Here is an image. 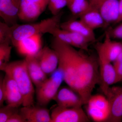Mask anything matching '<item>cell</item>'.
Returning <instances> with one entry per match:
<instances>
[{"instance_id": "obj_7", "label": "cell", "mask_w": 122, "mask_h": 122, "mask_svg": "<svg viewBox=\"0 0 122 122\" xmlns=\"http://www.w3.org/2000/svg\"><path fill=\"white\" fill-rule=\"evenodd\" d=\"M89 1L90 7L100 12L107 25L116 23L118 16L119 0H89Z\"/></svg>"}, {"instance_id": "obj_1", "label": "cell", "mask_w": 122, "mask_h": 122, "mask_svg": "<svg viewBox=\"0 0 122 122\" xmlns=\"http://www.w3.org/2000/svg\"><path fill=\"white\" fill-rule=\"evenodd\" d=\"M0 69L16 82L23 97L22 106L34 105V85L28 72L25 59L9 62Z\"/></svg>"}, {"instance_id": "obj_18", "label": "cell", "mask_w": 122, "mask_h": 122, "mask_svg": "<svg viewBox=\"0 0 122 122\" xmlns=\"http://www.w3.org/2000/svg\"><path fill=\"white\" fill-rule=\"evenodd\" d=\"M61 28L74 32L83 35L91 41L94 42L96 40L94 30L89 28L81 20L72 19L61 23Z\"/></svg>"}, {"instance_id": "obj_24", "label": "cell", "mask_w": 122, "mask_h": 122, "mask_svg": "<svg viewBox=\"0 0 122 122\" xmlns=\"http://www.w3.org/2000/svg\"><path fill=\"white\" fill-rule=\"evenodd\" d=\"M20 112L19 107L8 105L2 106L0 109V122H7L14 114Z\"/></svg>"}, {"instance_id": "obj_21", "label": "cell", "mask_w": 122, "mask_h": 122, "mask_svg": "<svg viewBox=\"0 0 122 122\" xmlns=\"http://www.w3.org/2000/svg\"><path fill=\"white\" fill-rule=\"evenodd\" d=\"M67 31L71 39L72 46L86 52L89 51V46L92 42L88 38L77 33Z\"/></svg>"}, {"instance_id": "obj_28", "label": "cell", "mask_w": 122, "mask_h": 122, "mask_svg": "<svg viewBox=\"0 0 122 122\" xmlns=\"http://www.w3.org/2000/svg\"><path fill=\"white\" fill-rule=\"evenodd\" d=\"M4 78L1 76L0 78V106H4L5 102V89L4 81Z\"/></svg>"}, {"instance_id": "obj_11", "label": "cell", "mask_w": 122, "mask_h": 122, "mask_svg": "<svg viewBox=\"0 0 122 122\" xmlns=\"http://www.w3.org/2000/svg\"><path fill=\"white\" fill-rule=\"evenodd\" d=\"M96 49L97 54L113 62L122 52V43L113 41L107 32L104 41L98 44Z\"/></svg>"}, {"instance_id": "obj_5", "label": "cell", "mask_w": 122, "mask_h": 122, "mask_svg": "<svg viewBox=\"0 0 122 122\" xmlns=\"http://www.w3.org/2000/svg\"><path fill=\"white\" fill-rule=\"evenodd\" d=\"M52 122H88L90 120L81 107H66L56 105L50 112Z\"/></svg>"}, {"instance_id": "obj_27", "label": "cell", "mask_w": 122, "mask_h": 122, "mask_svg": "<svg viewBox=\"0 0 122 122\" xmlns=\"http://www.w3.org/2000/svg\"><path fill=\"white\" fill-rule=\"evenodd\" d=\"M107 32L112 38L122 39V22Z\"/></svg>"}, {"instance_id": "obj_30", "label": "cell", "mask_w": 122, "mask_h": 122, "mask_svg": "<svg viewBox=\"0 0 122 122\" xmlns=\"http://www.w3.org/2000/svg\"><path fill=\"white\" fill-rule=\"evenodd\" d=\"M122 22V0H119L118 16L116 23Z\"/></svg>"}, {"instance_id": "obj_23", "label": "cell", "mask_w": 122, "mask_h": 122, "mask_svg": "<svg viewBox=\"0 0 122 122\" xmlns=\"http://www.w3.org/2000/svg\"><path fill=\"white\" fill-rule=\"evenodd\" d=\"M12 49L10 44H0V69L9 63Z\"/></svg>"}, {"instance_id": "obj_22", "label": "cell", "mask_w": 122, "mask_h": 122, "mask_svg": "<svg viewBox=\"0 0 122 122\" xmlns=\"http://www.w3.org/2000/svg\"><path fill=\"white\" fill-rule=\"evenodd\" d=\"M12 30L10 26L5 22H0V44H11Z\"/></svg>"}, {"instance_id": "obj_16", "label": "cell", "mask_w": 122, "mask_h": 122, "mask_svg": "<svg viewBox=\"0 0 122 122\" xmlns=\"http://www.w3.org/2000/svg\"><path fill=\"white\" fill-rule=\"evenodd\" d=\"M20 112L27 122H52L50 112L44 107L23 106L20 109Z\"/></svg>"}, {"instance_id": "obj_6", "label": "cell", "mask_w": 122, "mask_h": 122, "mask_svg": "<svg viewBox=\"0 0 122 122\" xmlns=\"http://www.w3.org/2000/svg\"><path fill=\"white\" fill-rule=\"evenodd\" d=\"M48 0H21L18 19L30 22L37 19L48 7Z\"/></svg>"}, {"instance_id": "obj_31", "label": "cell", "mask_w": 122, "mask_h": 122, "mask_svg": "<svg viewBox=\"0 0 122 122\" xmlns=\"http://www.w3.org/2000/svg\"></svg>"}, {"instance_id": "obj_26", "label": "cell", "mask_w": 122, "mask_h": 122, "mask_svg": "<svg viewBox=\"0 0 122 122\" xmlns=\"http://www.w3.org/2000/svg\"><path fill=\"white\" fill-rule=\"evenodd\" d=\"M113 62L116 74V83L122 81V52Z\"/></svg>"}, {"instance_id": "obj_8", "label": "cell", "mask_w": 122, "mask_h": 122, "mask_svg": "<svg viewBox=\"0 0 122 122\" xmlns=\"http://www.w3.org/2000/svg\"><path fill=\"white\" fill-rule=\"evenodd\" d=\"M99 65V82L100 89L104 95L112 85L116 83V74L112 62L105 58L97 54Z\"/></svg>"}, {"instance_id": "obj_2", "label": "cell", "mask_w": 122, "mask_h": 122, "mask_svg": "<svg viewBox=\"0 0 122 122\" xmlns=\"http://www.w3.org/2000/svg\"><path fill=\"white\" fill-rule=\"evenodd\" d=\"M62 12L52 17L42 20L40 22L33 24L18 25L11 26L12 42L13 45L17 42L24 38L44 34H50L55 29L60 26Z\"/></svg>"}, {"instance_id": "obj_9", "label": "cell", "mask_w": 122, "mask_h": 122, "mask_svg": "<svg viewBox=\"0 0 122 122\" xmlns=\"http://www.w3.org/2000/svg\"><path fill=\"white\" fill-rule=\"evenodd\" d=\"M110 103V114L107 122L122 121V87L111 86L105 95Z\"/></svg>"}, {"instance_id": "obj_13", "label": "cell", "mask_w": 122, "mask_h": 122, "mask_svg": "<svg viewBox=\"0 0 122 122\" xmlns=\"http://www.w3.org/2000/svg\"><path fill=\"white\" fill-rule=\"evenodd\" d=\"M21 0H0V16L10 26L17 24Z\"/></svg>"}, {"instance_id": "obj_19", "label": "cell", "mask_w": 122, "mask_h": 122, "mask_svg": "<svg viewBox=\"0 0 122 122\" xmlns=\"http://www.w3.org/2000/svg\"><path fill=\"white\" fill-rule=\"evenodd\" d=\"M79 18L89 28L94 30L107 26L101 14L96 9L92 7H90L88 10Z\"/></svg>"}, {"instance_id": "obj_20", "label": "cell", "mask_w": 122, "mask_h": 122, "mask_svg": "<svg viewBox=\"0 0 122 122\" xmlns=\"http://www.w3.org/2000/svg\"><path fill=\"white\" fill-rule=\"evenodd\" d=\"M72 15L80 17L90 8L89 0H68L67 6Z\"/></svg>"}, {"instance_id": "obj_3", "label": "cell", "mask_w": 122, "mask_h": 122, "mask_svg": "<svg viewBox=\"0 0 122 122\" xmlns=\"http://www.w3.org/2000/svg\"><path fill=\"white\" fill-rule=\"evenodd\" d=\"M63 81V71L58 67L50 77L36 88V98L38 105L45 107L54 100Z\"/></svg>"}, {"instance_id": "obj_25", "label": "cell", "mask_w": 122, "mask_h": 122, "mask_svg": "<svg viewBox=\"0 0 122 122\" xmlns=\"http://www.w3.org/2000/svg\"><path fill=\"white\" fill-rule=\"evenodd\" d=\"M68 2V0H48V7L52 15H56L67 6Z\"/></svg>"}, {"instance_id": "obj_17", "label": "cell", "mask_w": 122, "mask_h": 122, "mask_svg": "<svg viewBox=\"0 0 122 122\" xmlns=\"http://www.w3.org/2000/svg\"><path fill=\"white\" fill-rule=\"evenodd\" d=\"M25 60L31 80L37 88L48 78V75L42 69L36 55L25 57Z\"/></svg>"}, {"instance_id": "obj_29", "label": "cell", "mask_w": 122, "mask_h": 122, "mask_svg": "<svg viewBox=\"0 0 122 122\" xmlns=\"http://www.w3.org/2000/svg\"><path fill=\"white\" fill-rule=\"evenodd\" d=\"M7 122H27L20 112L14 114L10 118Z\"/></svg>"}, {"instance_id": "obj_12", "label": "cell", "mask_w": 122, "mask_h": 122, "mask_svg": "<svg viewBox=\"0 0 122 122\" xmlns=\"http://www.w3.org/2000/svg\"><path fill=\"white\" fill-rule=\"evenodd\" d=\"M54 100L58 106L64 107H81L84 105L80 95L69 86L59 89Z\"/></svg>"}, {"instance_id": "obj_4", "label": "cell", "mask_w": 122, "mask_h": 122, "mask_svg": "<svg viewBox=\"0 0 122 122\" xmlns=\"http://www.w3.org/2000/svg\"><path fill=\"white\" fill-rule=\"evenodd\" d=\"M86 105V113L95 122H107L110 114V103L105 95H92Z\"/></svg>"}, {"instance_id": "obj_10", "label": "cell", "mask_w": 122, "mask_h": 122, "mask_svg": "<svg viewBox=\"0 0 122 122\" xmlns=\"http://www.w3.org/2000/svg\"><path fill=\"white\" fill-rule=\"evenodd\" d=\"M36 56L42 69L47 75H51L57 69L59 57L52 48L45 46Z\"/></svg>"}, {"instance_id": "obj_15", "label": "cell", "mask_w": 122, "mask_h": 122, "mask_svg": "<svg viewBox=\"0 0 122 122\" xmlns=\"http://www.w3.org/2000/svg\"><path fill=\"white\" fill-rule=\"evenodd\" d=\"M5 75L4 78L5 89V102L7 105L19 107L23 104L22 94L15 81L10 76Z\"/></svg>"}, {"instance_id": "obj_14", "label": "cell", "mask_w": 122, "mask_h": 122, "mask_svg": "<svg viewBox=\"0 0 122 122\" xmlns=\"http://www.w3.org/2000/svg\"><path fill=\"white\" fill-rule=\"evenodd\" d=\"M41 34H38L22 39L14 46L20 54L25 57L35 56L42 49Z\"/></svg>"}]
</instances>
